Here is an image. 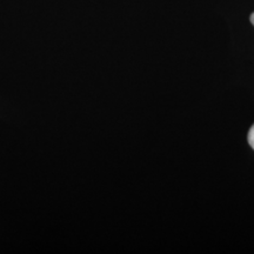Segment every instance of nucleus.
I'll return each mask as SVG.
<instances>
[{
  "mask_svg": "<svg viewBox=\"0 0 254 254\" xmlns=\"http://www.w3.org/2000/svg\"><path fill=\"white\" fill-rule=\"evenodd\" d=\"M251 23H252L254 25V13L251 15Z\"/></svg>",
  "mask_w": 254,
  "mask_h": 254,
  "instance_id": "2",
  "label": "nucleus"
},
{
  "mask_svg": "<svg viewBox=\"0 0 254 254\" xmlns=\"http://www.w3.org/2000/svg\"><path fill=\"white\" fill-rule=\"evenodd\" d=\"M249 144L251 147L254 150V125L251 127V129L249 132Z\"/></svg>",
  "mask_w": 254,
  "mask_h": 254,
  "instance_id": "1",
  "label": "nucleus"
}]
</instances>
